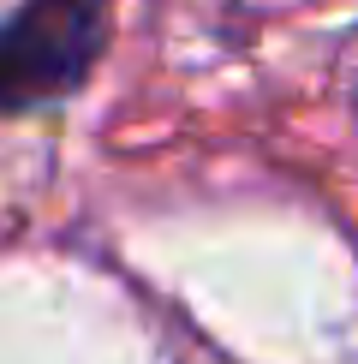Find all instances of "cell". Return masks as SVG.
Segmentation results:
<instances>
[{"label": "cell", "instance_id": "cell-1", "mask_svg": "<svg viewBox=\"0 0 358 364\" xmlns=\"http://www.w3.org/2000/svg\"><path fill=\"white\" fill-rule=\"evenodd\" d=\"M108 42V0H18L0 18V114L54 108Z\"/></svg>", "mask_w": 358, "mask_h": 364}]
</instances>
